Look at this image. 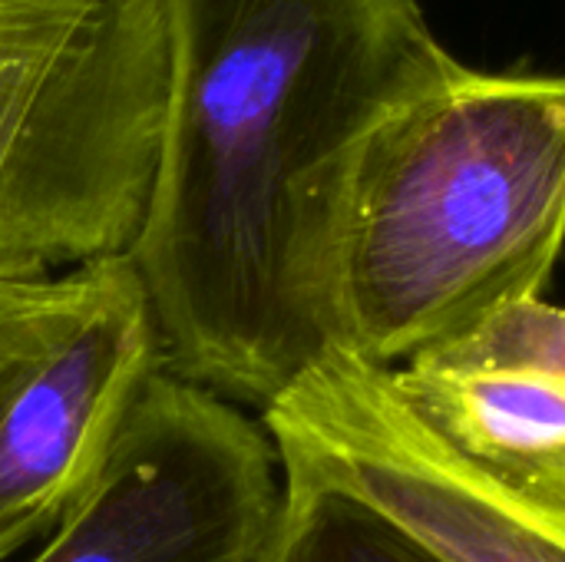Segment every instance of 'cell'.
I'll return each instance as SVG.
<instances>
[{"label": "cell", "instance_id": "6da1fadb", "mask_svg": "<svg viewBox=\"0 0 565 562\" xmlns=\"http://www.w3.org/2000/svg\"><path fill=\"white\" fill-rule=\"evenodd\" d=\"M169 23L126 258L162 368L262 414L334 354L328 268L361 152L457 60L414 0H169Z\"/></svg>", "mask_w": 565, "mask_h": 562}, {"label": "cell", "instance_id": "7a4b0ae2", "mask_svg": "<svg viewBox=\"0 0 565 562\" xmlns=\"http://www.w3.org/2000/svg\"><path fill=\"white\" fill-rule=\"evenodd\" d=\"M565 248V73L457 66L354 169L328 268L338 354L411 364L536 301Z\"/></svg>", "mask_w": 565, "mask_h": 562}, {"label": "cell", "instance_id": "3957f363", "mask_svg": "<svg viewBox=\"0 0 565 562\" xmlns=\"http://www.w3.org/2000/svg\"><path fill=\"white\" fill-rule=\"evenodd\" d=\"M169 76V0H0V282L129 252Z\"/></svg>", "mask_w": 565, "mask_h": 562}, {"label": "cell", "instance_id": "277c9868", "mask_svg": "<svg viewBox=\"0 0 565 562\" xmlns=\"http://www.w3.org/2000/svg\"><path fill=\"white\" fill-rule=\"evenodd\" d=\"M159 364L126 255L0 282V562L60 523Z\"/></svg>", "mask_w": 565, "mask_h": 562}, {"label": "cell", "instance_id": "5b68a950", "mask_svg": "<svg viewBox=\"0 0 565 562\" xmlns=\"http://www.w3.org/2000/svg\"><path fill=\"white\" fill-rule=\"evenodd\" d=\"M278 507L281 464L262 417L159 364L93 480L23 562H258Z\"/></svg>", "mask_w": 565, "mask_h": 562}, {"label": "cell", "instance_id": "8992f818", "mask_svg": "<svg viewBox=\"0 0 565 562\" xmlns=\"http://www.w3.org/2000/svg\"><path fill=\"white\" fill-rule=\"evenodd\" d=\"M258 417L281 474L364 500L444 562H565V520L447 450L397 401L384 368L334 351Z\"/></svg>", "mask_w": 565, "mask_h": 562}, {"label": "cell", "instance_id": "52a82bcc", "mask_svg": "<svg viewBox=\"0 0 565 562\" xmlns=\"http://www.w3.org/2000/svg\"><path fill=\"white\" fill-rule=\"evenodd\" d=\"M397 401L510 497L565 520V384L526 374L384 368Z\"/></svg>", "mask_w": 565, "mask_h": 562}, {"label": "cell", "instance_id": "ba28073f", "mask_svg": "<svg viewBox=\"0 0 565 562\" xmlns=\"http://www.w3.org/2000/svg\"><path fill=\"white\" fill-rule=\"evenodd\" d=\"M258 562H444L364 500L281 474V507Z\"/></svg>", "mask_w": 565, "mask_h": 562}, {"label": "cell", "instance_id": "9c48e42d", "mask_svg": "<svg viewBox=\"0 0 565 562\" xmlns=\"http://www.w3.org/2000/svg\"><path fill=\"white\" fill-rule=\"evenodd\" d=\"M411 364L457 374H526L565 384V308L543 298L510 305L473 335Z\"/></svg>", "mask_w": 565, "mask_h": 562}]
</instances>
